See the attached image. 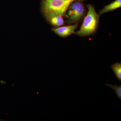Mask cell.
<instances>
[{
    "instance_id": "cell-6",
    "label": "cell",
    "mask_w": 121,
    "mask_h": 121,
    "mask_svg": "<svg viewBox=\"0 0 121 121\" xmlns=\"http://www.w3.org/2000/svg\"><path fill=\"white\" fill-rule=\"evenodd\" d=\"M121 7V0H116L108 5H106L104 8L99 12V14L102 15L103 13L113 11Z\"/></svg>"
},
{
    "instance_id": "cell-2",
    "label": "cell",
    "mask_w": 121,
    "mask_h": 121,
    "mask_svg": "<svg viewBox=\"0 0 121 121\" xmlns=\"http://www.w3.org/2000/svg\"><path fill=\"white\" fill-rule=\"evenodd\" d=\"M85 0H42L41 11L43 13H54L63 16L70 5L75 1Z\"/></svg>"
},
{
    "instance_id": "cell-4",
    "label": "cell",
    "mask_w": 121,
    "mask_h": 121,
    "mask_svg": "<svg viewBox=\"0 0 121 121\" xmlns=\"http://www.w3.org/2000/svg\"><path fill=\"white\" fill-rule=\"evenodd\" d=\"M78 27V24L70 26H62L52 28V30L56 34L62 37H66L74 33Z\"/></svg>"
},
{
    "instance_id": "cell-1",
    "label": "cell",
    "mask_w": 121,
    "mask_h": 121,
    "mask_svg": "<svg viewBox=\"0 0 121 121\" xmlns=\"http://www.w3.org/2000/svg\"><path fill=\"white\" fill-rule=\"evenodd\" d=\"M88 11L85 16L80 30L74 33L80 37L88 36L95 33L99 23V15L94 7L91 4L87 5Z\"/></svg>"
},
{
    "instance_id": "cell-5",
    "label": "cell",
    "mask_w": 121,
    "mask_h": 121,
    "mask_svg": "<svg viewBox=\"0 0 121 121\" xmlns=\"http://www.w3.org/2000/svg\"><path fill=\"white\" fill-rule=\"evenodd\" d=\"M43 14L48 22L54 27H58L65 24V21L62 16L54 13H48Z\"/></svg>"
},
{
    "instance_id": "cell-7",
    "label": "cell",
    "mask_w": 121,
    "mask_h": 121,
    "mask_svg": "<svg viewBox=\"0 0 121 121\" xmlns=\"http://www.w3.org/2000/svg\"><path fill=\"white\" fill-rule=\"evenodd\" d=\"M111 68L116 75L117 78L121 81V62H117L112 64Z\"/></svg>"
},
{
    "instance_id": "cell-3",
    "label": "cell",
    "mask_w": 121,
    "mask_h": 121,
    "mask_svg": "<svg viewBox=\"0 0 121 121\" xmlns=\"http://www.w3.org/2000/svg\"><path fill=\"white\" fill-rule=\"evenodd\" d=\"M86 10L82 1H75L69 5L64 16L69 24H78L84 17Z\"/></svg>"
},
{
    "instance_id": "cell-8",
    "label": "cell",
    "mask_w": 121,
    "mask_h": 121,
    "mask_svg": "<svg viewBox=\"0 0 121 121\" xmlns=\"http://www.w3.org/2000/svg\"><path fill=\"white\" fill-rule=\"evenodd\" d=\"M106 86L109 87L111 88L113 90L115 91V94L117 95V97L120 100H121V86H117V85H113L112 84H106Z\"/></svg>"
}]
</instances>
